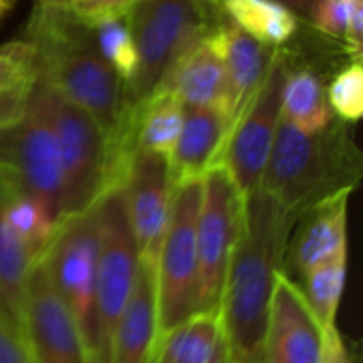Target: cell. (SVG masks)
<instances>
[{
	"mask_svg": "<svg viewBox=\"0 0 363 363\" xmlns=\"http://www.w3.org/2000/svg\"><path fill=\"white\" fill-rule=\"evenodd\" d=\"M38 79L83 108L123 153H132V115L121 77L102 57L94 28L70 6L36 4L28 23Z\"/></svg>",
	"mask_w": 363,
	"mask_h": 363,
	"instance_id": "obj_1",
	"label": "cell"
},
{
	"mask_svg": "<svg viewBox=\"0 0 363 363\" xmlns=\"http://www.w3.org/2000/svg\"><path fill=\"white\" fill-rule=\"evenodd\" d=\"M296 219L264 189L245 196L240 234L219 304L232 363L262 362L270 300Z\"/></svg>",
	"mask_w": 363,
	"mask_h": 363,
	"instance_id": "obj_2",
	"label": "cell"
},
{
	"mask_svg": "<svg viewBox=\"0 0 363 363\" xmlns=\"http://www.w3.org/2000/svg\"><path fill=\"white\" fill-rule=\"evenodd\" d=\"M345 123L332 119L321 132H302L281 119L259 189L296 217L328 198L351 194L362 179V160Z\"/></svg>",
	"mask_w": 363,
	"mask_h": 363,
	"instance_id": "obj_3",
	"label": "cell"
},
{
	"mask_svg": "<svg viewBox=\"0 0 363 363\" xmlns=\"http://www.w3.org/2000/svg\"><path fill=\"white\" fill-rule=\"evenodd\" d=\"M30 98L47 119L57 145L66 221L94 208L108 189L121 185L130 155H123L83 108L45 81H36Z\"/></svg>",
	"mask_w": 363,
	"mask_h": 363,
	"instance_id": "obj_4",
	"label": "cell"
},
{
	"mask_svg": "<svg viewBox=\"0 0 363 363\" xmlns=\"http://www.w3.org/2000/svg\"><path fill=\"white\" fill-rule=\"evenodd\" d=\"M125 19L136 47V70L125 87L130 115L170 77L179 60L221 21L206 0H134Z\"/></svg>",
	"mask_w": 363,
	"mask_h": 363,
	"instance_id": "obj_5",
	"label": "cell"
},
{
	"mask_svg": "<svg viewBox=\"0 0 363 363\" xmlns=\"http://www.w3.org/2000/svg\"><path fill=\"white\" fill-rule=\"evenodd\" d=\"M96 215L100 247L87 359L89 363H108L113 332L134 285L138 251L130 228L121 185L108 189L96 202Z\"/></svg>",
	"mask_w": 363,
	"mask_h": 363,
	"instance_id": "obj_6",
	"label": "cell"
},
{
	"mask_svg": "<svg viewBox=\"0 0 363 363\" xmlns=\"http://www.w3.org/2000/svg\"><path fill=\"white\" fill-rule=\"evenodd\" d=\"M202 179L174 183L168 223L160 245L157 279V336L196 315L198 302V215Z\"/></svg>",
	"mask_w": 363,
	"mask_h": 363,
	"instance_id": "obj_7",
	"label": "cell"
},
{
	"mask_svg": "<svg viewBox=\"0 0 363 363\" xmlns=\"http://www.w3.org/2000/svg\"><path fill=\"white\" fill-rule=\"evenodd\" d=\"M0 181L40 202L55 228L64 221V177L57 145L32 98L17 121L0 128Z\"/></svg>",
	"mask_w": 363,
	"mask_h": 363,
	"instance_id": "obj_8",
	"label": "cell"
},
{
	"mask_svg": "<svg viewBox=\"0 0 363 363\" xmlns=\"http://www.w3.org/2000/svg\"><path fill=\"white\" fill-rule=\"evenodd\" d=\"M287 72L289 60L277 49L262 85L236 117L223 143L217 164L228 170L242 198L259 189L266 162L283 119V85Z\"/></svg>",
	"mask_w": 363,
	"mask_h": 363,
	"instance_id": "obj_9",
	"label": "cell"
},
{
	"mask_svg": "<svg viewBox=\"0 0 363 363\" xmlns=\"http://www.w3.org/2000/svg\"><path fill=\"white\" fill-rule=\"evenodd\" d=\"M245 198L221 164L202 177L198 215V302L196 313H219L228 266L240 234Z\"/></svg>",
	"mask_w": 363,
	"mask_h": 363,
	"instance_id": "obj_10",
	"label": "cell"
},
{
	"mask_svg": "<svg viewBox=\"0 0 363 363\" xmlns=\"http://www.w3.org/2000/svg\"><path fill=\"white\" fill-rule=\"evenodd\" d=\"M98 247H100V230H98V215L94 206L60 223L55 228L51 242L43 251L51 281L81 330L85 351L91 338Z\"/></svg>",
	"mask_w": 363,
	"mask_h": 363,
	"instance_id": "obj_11",
	"label": "cell"
},
{
	"mask_svg": "<svg viewBox=\"0 0 363 363\" xmlns=\"http://www.w3.org/2000/svg\"><path fill=\"white\" fill-rule=\"evenodd\" d=\"M21 332L36 363H89L81 330L57 294L43 253L26 281Z\"/></svg>",
	"mask_w": 363,
	"mask_h": 363,
	"instance_id": "obj_12",
	"label": "cell"
},
{
	"mask_svg": "<svg viewBox=\"0 0 363 363\" xmlns=\"http://www.w3.org/2000/svg\"><path fill=\"white\" fill-rule=\"evenodd\" d=\"M170 162L162 153L134 149L125 162L121 189L134 234L138 259L155 262L170 213L172 198Z\"/></svg>",
	"mask_w": 363,
	"mask_h": 363,
	"instance_id": "obj_13",
	"label": "cell"
},
{
	"mask_svg": "<svg viewBox=\"0 0 363 363\" xmlns=\"http://www.w3.org/2000/svg\"><path fill=\"white\" fill-rule=\"evenodd\" d=\"M323 328L313 315L300 283L277 277L259 363H321Z\"/></svg>",
	"mask_w": 363,
	"mask_h": 363,
	"instance_id": "obj_14",
	"label": "cell"
},
{
	"mask_svg": "<svg viewBox=\"0 0 363 363\" xmlns=\"http://www.w3.org/2000/svg\"><path fill=\"white\" fill-rule=\"evenodd\" d=\"M351 194L328 198L304 211L289 234L283 272L300 283L311 270L349 255L347 238V208Z\"/></svg>",
	"mask_w": 363,
	"mask_h": 363,
	"instance_id": "obj_15",
	"label": "cell"
},
{
	"mask_svg": "<svg viewBox=\"0 0 363 363\" xmlns=\"http://www.w3.org/2000/svg\"><path fill=\"white\" fill-rule=\"evenodd\" d=\"M155 266V262L138 259L130 298L113 332L108 363H149L157 340Z\"/></svg>",
	"mask_w": 363,
	"mask_h": 363,
	"instance_id": "obj_16",
	"label": "cell"
},
{
	"mask_svg": "<svg viewBox=\"0 0 363 363\" xmlns=\"http://www.w3.org/2000/svg\"><path fill=\"white\" fill-rule=\"evenodd\" d=\"M217 38L221 47L223 68H225V87H228V119L230 128L249 100L255 96L257 87L262 85L270 62L277 53V47H270L232 21H221L217 26Z\"/></svg>",
	"mask_w": 363,
	"mask_h": 363,
	"instance_id": "obj_17",
	"label": "cell"
},
{
	"mask_svg": "<svg viewBox=\"0 0 363 363\" xmlns=\"http://www.w3.org/2000/svg\"><path fill=\"white\" fill-rule=\"evenodd\" d=\"M230 132L228 113L219 106L185 108L183 125L168 157L172 183L202 179L219 162Z\"/></svg>",
	"mask_w": 363,
	"mask_h": 363,
	"instance_id": "obj_18",
	"label": "cell"
},
{
	"mask_svg": "<svg viewBox=\"0 0 363 363\" xmlns=\"http://www.w3.org/2000/svg\"><path fill=\"white\" fill-rule=\"evenodd\" d=\"M162 89H170L185 108L219 106L228 113L225 68L217 28L179 60Z\"/></svg>",
	"mask_w": 363,
	"mask_h": 363,
	"instance_id": "obj_19",
	"label": "cell"
},
{
	"mask_svg": "<svg viewBox=\"0 0 363 363\" xmlns=\"http://www.w3.org/2000/svg\"><path fill=\"white\" fill-rule=\"evenodd\" d=\"M149 363H232L219 313H196L160 334Z\"/></svg>",
	"mask_w": 363,
	"mask_h": 363,
	"instance_id": "obj_20",
	"label": "cell"
},
{
	"mask_svg": "<svg viewBox=\"0 0 363 363\" xmlns=\"http://www.w3.org/2000/svg\"><path fill=\"white\" fill-rule=\"evenodd\" d=\"M185 106L170 89H157L132 117V151H153L170 157L183 125Z\"/></svg>",
	"mask_w": 363,
	"mask_h": 363,
	"instance_id": "obj_21",
	"label": "cell"
},
{
	"mask_svg": "<svg viewBox=\"0 0 363 363\" xmlns=\"http://www.w3.org/2000/svg\"><path fill=\"white\" fill-rule=\"evenodd\" d=\"M38 81L34 47L28 40L0 45V128L17 121Z\"/></svg>",
	"mask_w": 363,
	"mask_h": 363,
	"instance_id": "obj_22",
	"label": "cell"
},
{
	"mask_svg": "<svg viewBox=\"0 0 363 363\" xmlns=\"http://www.w3.org/2000/svg\"><path fill=\"white\" fill-rule=\"evenodd\" d=\"M283 119L302 132H321L334 119L328 91L313 70L289 66L283 85Z\"/></svg>",
	"mask_w": 363,
	"mask_h": 363,
	"instance_id": "obj_23",
	"label": "cell"
},
{
	"mask_svg": "<svg viewBox=\"0 0 363 363\" xmlns=\"http://www.w3.org/2000/svg\"><path fill=\"white\" fill-rule=\"evenodd\" d=\"M38 255L11 230L2 215V189H0V311L21 330L23 289L30 268Z\"/></svg>",
	"mask_w": 363,
	"mask_h": 363,
	"instance_id": "obj_24",
	"label": "cell"
},
{
	"mask_svg": "<svg viewBox=\"0 0 363 363\" xmlns=\"http://www.w3.org/2000/svg\"><path fill=\"white\" fill-rule=\"evenodd\" d=\"M221 9L228 21L270 47L287 43L298 28L296 15L274 0H223Z\"/></svg>",
	"mask_w": 363,
	"mask_h": 363,
	"instance_id": "obj_25",
	"label": "cell"
},
{
	"mask_svg": "<svg viewBox=\"0 0 363 363\" xmlns=\"http://www.w3.org/2000/svg\"><path fill=\"white\" fill-rule=\"evenodd\" d=\"M2 189V215L11 230L28 245L34 255H40L55 234V223L47 208L34 198L19 194L0 181Z\"/></svg>",
	"mask_w": 363,
	"mask_h": 363,
	"instance_id": "obj_26",
	"label": "cell"
},
{
	"mask_svg": "<svg viewBox=\"0 0 363 363\" xmlns=\"http://www.w3.org/2000/svg\"><path fill=\"white\" fill-rule=\"evenodd\" d=\"M347 264H349V255L336 257L302 277L300 289L313 315L321 323V328L336 323V315H338L342 294H345V283H347Z\"/></svg>",
	"mask_w": 363,
	"mask_h": 363,
	"instance_id": "obj_27",
	"label": "cell"
},
{
	"mask_svg": "<svg viewBox=\"0 0 363 363\" xmlns=\"http://www.w3.org/2000/svg\"><path fill=\"white\" fill-rule=\"evenodd\" d=\"M91 28H94V36H96L102 57L111 64V68L121 77L125 85L132 79L136 70V62H138L125 13L96 19L91 21Z\"/></svg>",
	"mask_w": 363,
	"mask_h": 363,
	"instance_id": "obj_28",
	"label": "cell"
},
{
	"mask_svg": "<svg viewBox=\"0 0 363 363\" xmlns=\"http://www.w3.org/2000/svg\"><path fill=\"white\" fill-rule=\"evenodd\" d=\"M328 102L332 113L342 121L355 123L363 113V68L359 62L340 70L328 89Z\"/></svg>",
	"mask_w": 363,
	"mask_h": 363,
	"instance_id": "obj_29",
	"label": "cell"
},
{
	"mask_svg": "<svg viewBox=\"0 0 363 363\" xmlns=\"http://www.w3.org/2000/svg\"><path fill=\"white\" fill-rule=\"evenodd\" d=\"M351 0H319L313 13V26L332 38H345L349 26Z\"/></svg>",
	"mask_w": 363,
	"mask_h": 363,
	"instance_id": "obj_30",
	"label": "cell"
},
{
	"mask_svg": "<svg viewBox=\"0 0 363 363\" xmlns=\"http://www.w3.org/2000/svg\"><path fill=\"white\" fill-rule=\"evenodd\" d=\"M0 363H36L23 332L0 311Z\"/></svg>",
	"mask_w": 363,
	"mask_h": 363,
	"instance_id": "obj_31",
	"label": "cell"
},
{
	"mask_svg": "<svg viewBox=\"0 0 363 363\" xmlns=\"http://www.w3.org/2000/svg\"><path fill=\"white\" fill-rule=\"evenodd\" d=\"M134 0H70V9L85 21H96L108 15H123Z\"/></svg>",
	"mask_w": 363,
	"mask_h": 363,
	"instance_id": "obj_32",
	"label": "cell"
},
{
	"mask_svg": "<svg viewBox=\"0 0 363 363\" xmlns=\"http://www.w3.org/2000/svg\"><path fill=\"white\" fill-rule=\"evenodd\" d=\"M321 363H355L338 325H325L321 334Z\"/></svg>",
	"mask_w": 363,
	"mask_h": 363,
	"instance_id": "obj_33",
	"label": "cell"
},
{
	"mask_svg": "<svg viewBox=\"0 0 363 363\" xmlns=\"http://www.w3.org/2000/svg\"><path fill=\"white\" fill-rule=\"evenodd\" d=\"M347 45L353 49V53L362 51L363 43V0H351L349 11V26H347Z\"/></svg>",
	"mask_w": 363,
	"mask_h": 363,
	"instance_id": "obj_34",
	"label": "cell"
},
{
	"mask_svg": "<svg viewBox=\"0 0 363 363\" xmlns=\"http://www.w3.org/2000/svg\"><path fill=\"white\" fill-rule=\"evenodd\" d=\"M279 4H283L285 9H289L296 19H304V21H313V13H315V6L319 0H274Z\"/></svg>",
	"mask_w": 363,
	"mask_h": 363,
	"instance_id": "obj_35",
	"label": "cell"
},
{
	"mask_svg": "<svg viewBox=\"0 0 363 363\" xmlns=\"http://www.w3.org/2000/svg\"><path fill=\"white\" fill-rule=\"evenodd\" d=\"M15 2H17V0H0V23H2V19L6 17V13L15 6Z\"/></svg>",
	"mask_w": 363,
	"mask_h": 363,
	"instance_id": "obj_36",
	"label": "cell"
},
{
	"mask_svg": "<svg viewBox=\"0 0 363 363\" xmlns=\"http://www.w3.org/2000/svg\"><path fill=\"white\" fill-rule=\"evenodd\" d=\"M36 4H47V6H68L70 0H36Z\"/></svg>",
	"mask_w": 363,
	"mask_h": 363,
	"instance_id": "obj_37",
	"label": "cell"
},
{
	"mask_svg": "<svg viewBox=\"0 0 363 363\" xmlns=\"http://www.w3.org/2000/svg\"><path fill=\"white\" fill-rule=\"evenodd\" d=\"M206 2H211V4H215V6H221L223 0H206Z\"/></svg>",
	"mask_w": 363,
	"mask_h": 363,
	"instance_id": "obj_38",
	"label": "cell"
}]
</instances>
